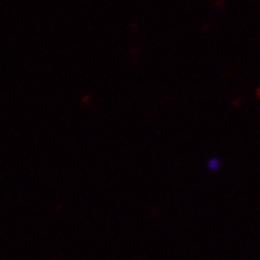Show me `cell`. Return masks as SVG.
Returning <instances> with one entry per match:
<instances>
[{
  "instance_id": "1",
  "label": "cell",
  "mask_w": 260,
  "mask_h": 260,
  "mask_svg": "<svg viewBox=\"0 0 260 260\" xmlns=\"http://www.w3.org/2000/svg\"><path fill=\"white\" fill-rule=\"evenodd\" d=\"M205 167H207V171H210V172H216L221 167V159L218 156H211V158L207 159Z\"/></svg>"
}]
</instances>
